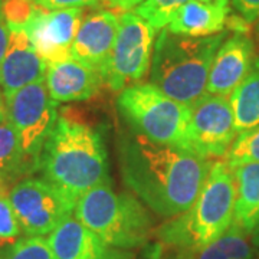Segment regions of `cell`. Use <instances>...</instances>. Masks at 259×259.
<instances>
[{"label":"cell","mask_w":259,"mask_h":259,"mask_svg":"<svg viewBox=\"0 0 259 259\" xmlns=\"http://www.w3.org/2000/svg\"><path fill=\"white\" fill-rule=\"evenodd\" d=\"M0 98H2V94H0Z\"/></svg>","instance_id":"d590c367"},{"label":"cell","mask_w":259,"mask_h":259,"mask_svg":"<svg viewBox=\"0 0 259 259\" xmlns=\"http://www.w3.org/2000/svg\"><path fill=\"white\" fill-rule=\"evenodd\" d=\"M9 39H10V30L5 16H3V12H2V0H0V62L3 61L5 54L8 51L9 47Z\"/></svg>","instance_id":"f1b7e54d"},{"label":"cell","mask_w":259,"mask_h":259,"mask_svg":"<svg viewBox=\"0 0 259 259\" xmlns=\"http://www.w3.org/2000/svg\"><path fill=\"white\" fill-rule=\"evenodd\" d=\"M47 241L58 259H130L72 216L51 232Z\"/></svg>","instance_id":"9a60e30c"},{"label":"cell","mask_w":259,"mask_h":259,"mask_svg":"<svg viewBox=\"0 0 259 259\" xmlns=\"http://www.w3.org/2000/svg\"><path fill=\"white\" fill-rule=\"evenodd\" d=\"M3 259H58L42 236H26L2 253Z\"/></svg>","instance_id":"cb8c5ba5"},{"label":"cell","mask_w":259,"mask_h":259,"mask_svg":"<svg viewBox=\"0 0 259 259\" xmlns=\"http://www.w3.org/2000/svg\"><path fill=\"white\" fill-rule=\"evenodd\" d=\"M236 202L235 173L228 161H214L190 210L168 222L160 236L170 243L202 249L233 223Z\"/></svg>","instance_id":"277c9868"},{"label":"cell","mask_w":259,"mask_h":259,"mask_svg":"<svg viewBox=\"0 0 259 259\" xmlns=\"http://www.w3.org/2000/svg\"><path fill=\"white\" fill-rule=\"evenodd\" d=\"M187 2L190 0H143L133 9V13L144 19L156 30H163Z\"/></svg>","instance_id":"7402d4cb"},{"label":"cell","mask_w":259,"mask_h":259,"mask_svg":"<svg viewBox=\"0 0 259 259\" xmlns=\"http://www.w3.org/2000/svg\"><path fill=\"white\" fill-rule=\"evenodd\" d=\"M8 183L0 182V243L12 242L22 233L16 213L9 197Z\"/></svg>","instance_id":"484cf974"},{"label":"cell","mask_w":259,"mask_h":259,"mask_svg":"<svg viewBox=\"0 0 259 259\" xmlns=\"http://www.w3.org/2000/svg\"><path fill=\"white\" fill-rule=\"evenodd\" d=\"M10 202L26 236L48 235L72 216L75 202L47 179L29 177L10 189Z\"/></svg>","instance_id":"9c48e42d"},{"label":"cell","mask_w":259,"mask_h":259,"mask_svg":"<svg viewBox=\"0 0 259 259\" xmlns=\"http://www.w3.org/2000/svg\"><path fill=\"white\" fill-rule=\"evenodd\" d=\"M100 0H35L39 8L45 10L83 9L87 6H95Z\"/></svg>","instance_id":"4316f807"},{"label":"cell","mask_w":259,"mask_h":259,"mask_svg":"<svg viewBox=\"0 0 259 259\" xmlns=\"http://www.w3.org/2000/svg\"><path fill=\"white\" fill-rule=\"evenodd\" d=\"M255 59L253 42L248 33H233L225 39L213 59L206 93L231 97L249 75Z\"/></svg>","instance_id":"4fadbf2b"},{"label":"cell","mask_w":259,"mask_h":259,"mask_svg":"<svg viewBox=\"0 0 259 259\" xmlns=\"http://www.w3.org/2000/svg\"><path fill=\"white\" fill-rule=\"evenodd\" d=\"M75 218L102 241L118 249H133L148 239L153 221L136 196L115 193L102 183L83 194L75 206Z\"/></svg>","instance_id":"5b68a950"},{"label":"cell","mask_w":259,"mask_h":259,"mask_svg":"<svg viewBox=\"0 0 259 259\" xmlns=\"http://www.w3.org/2000/svg\"><path fill=\"white\" fill-rule=\"evenodd\" d=\"M249 239L250 236L241 226L232 223L222 236L197 250L194 259H250L252 246Z\"/></svg>","instance_id":"44dd1931"},{"label":"cell","mask_w":259,"mask_h":259,"mask_svg":"<svg viewBox=\"0 0 259 259\" xmlns=\"http://www.w3.org/2000/svg\"><path fill=\"white\" fill-rule=\"evenodd\" d=\"M118 26L120 18L111 10H95L85 15L72 44L71 58L105 79Z\"/></svg>","instance_id":"7c38bea8"},{"label":"cell","mask_w":259,"mask_h":259,"mask_svg":"<svg viewBox=\"0 0 259 259\" xmlns=\"http://www.w3.org/2000/svg\"><path fill=\"white\" fill-rule=\"evenodd\" d=\"M83 16V9H40L29 22L25 30L48 65L71 58L72 44Z\"/></svg>","instance_id":"8fae6325"},{"label":"cell","mask_w":259,"mask_h":259,"mask_svg":"<svg viewBox=\"0 0 259 259\" xmlns=\"http://www.w3.org/2000/svg\"><path fill=\"white\" fill-rule=\"evenodd\" d=\"M250 241H252V243L255 246H259V216L258 219H256L255 226H253V229L250 232Z\"/></svg>","instance_id":"4dcf8cb0"},{"label":"cell","mask_w":259,"mask_h":259,"mask_svg":"<svg viewBox=\"0 0 259 259\" xmlns=\"http://www.w3.org/2000/svg\"><path fill=\"white\" fill-rule=\"evenodd\" d=\"M8 51L0 62V88L9 95L47 76L48 64L39 56L25 29H9Z\"/></svg>","instance_id":"5bb4252c"},{"label":"cell","mask_w":259,"mask_h":259,"mask_svg":"<svg viewBox=\"0 0 259 259\" xmlns=\"http://www.w3.org/2000/svg\"><path fill=\"white\" fill-rule=\"evenodd\" d=\"M190 108L183 150L204 160L225 157L238 137L231 101L206 94Z\"/></svg>","instance_id":"30bf717a"},{"label":"cell","mask_w":259,"mask_h":259,"mask_svg":"<svg viewBox=\"0 0 259 259\" xmlns=\"http://www.w3.org/2000/svg\"><path fill=\"white\" fill-rule=\"evenodd\" d=\"M118 158L125 186L163 218L192 209L212 166L190 151L158 144L134 131L120 137Z\"/></svg>","instance_id":"6da1fadb"},{"label":"cell","mask_w":259,"mask_h":259,"mask_svg":"<svg viewBox=\"0 0 259 259\" xmlns=\"http://www.w3.org/2000/svg\"><path fill=\"white\" fill-rule=\"evenodd\" d=\"M5 104L6 117L18 136L22 150L39 164L42 148L59 118L58 102L51 98L45 79L5 95Z\"/></svg>","instance_id":"52a82bcc"},{"label":"cell","mask_w":259,"mask_h":259,"mask_svg":"<svg viewBox=\"0 0 259 259\" xmlns=\"http://www.w3.org/2000/svg\"><path fill=\"white\" fill-rule=\"evenodd\" d=\"M156 32L148 22L133 12L121 15L118 33L104 79L110 90L122 91L144 78L151 66Z\"/></svg>","instance_id":"ba28073f"},{"label":"cell","mask_w":259,"mask_h":259,"mask_svg":"<svg viewBox=\"0 0 259 259\" xmlns=\"http://www.w3.org/2000/svg\"><path fill=\"white\" fill-rule=\"evenodd\" d=\"M231 105L238 134L259 127V58L249 75L231 95Z\"/></svg>","instance_id":"d6986e66"},{"label":"cell","mask_w":259,"mask_h":259,"mask_svg":"<svg viewBox=\"0 0 259 259\" xmlns=\"http://www.w3.org/2000/svg\"><path fill=\"white\" fill-rule=\"evenodd\" d=\"M229 18V8L190 0L177 10L167 30L189 37L213 36L223 32Z\"/></svg>","instance_id":"e0dca14e"},{"label":"cell","mask_w":259,"mask_h":259,"mask_svg":"<svg viewBox=\"0 0 259 259\" xmlns=\"http://www.w3.org/2000/svg\"><path fill=\"white\" fill-rule=\"evenodd\" d=\"M105 3H108L112 8H117L121 10H133L139 3L143 0H102Z\"/></svg>","instance_id":"f546056e"},{"label":"cell","mask_w":259,"mask_h":259,"mask_svg":"<svg viewBox=\"0 0 259 259\" xmlns=\"http://www.w3.org/2000/svg\"><path fill=\"white\" fill-rule=\"evenodd\" d=\"M117 107L131 131L158 144L183 148L190 105L170 98L150 82L122 90Z\"/></svg>","instance_id":"8992f818"},{"label":"cell","mask_w":259,"mask_h":259,"mask_svg":"<svg viewBox=\"0 0 259 259\" xmlns=\"http://www.w3.org/2000/svg\"><path fill=\"white\" fill-rule=\"evenodd\" d=\"M203 3H209V5H218V6H223V8H229V0H199Z\"/></svg>","instance_id":"1f68e13d"},{"label":"cell","mask_w":259,"mask_h":259,"mask_svg":"<svg viewBox=\"0 0 259 259\" xmlns=\"http://www.w3.org/2000/svg\"><path fill=\"white\" fill-rule=\"evenodd\" d=\"M44 179L78 202L102 183H110L108 156L101 136L82 122L59 117L39 156Z\"/></svg>","instance_id":"7a4b0ae2"},{"label":"cell","mask_w":259,"mask_h":259,"mask_svg":"<svg viewBox=\"0 0 259 259\" xmlns=\"http://www.w3.org/2000/svg\"><path fill=\"white\" fill-rule=\"evenodd\" d=\"M233 8L248 23L259 19V0H232Z\"/></svg>","instance_id":"83f0119b"},{"label":"cell","mask_w":259,"mask_h":259,"mask_svg":"<svg viewBox=\"0 0 259 259\" xmlns=\"http://www.w3.org/2000/svg\"><path fill=\"white\" fill-rule=\"evenodd\" d=\"M39 164L29 158L19 143L18 136L8 118L0 122V182L8 183L15 177L32 173Z\"/></svg>","instance_id":"ffe728a7"},{"label":"cell","mask_w":259,"mask_h":259,"mask_svg":"<svg viewBox=\"0 0 259 259\" xmlns=\"http://www.w3.org/2000/svg\"><path fill=\"white\" fill-rule=\"evenodd\" d=\"M228 33L206 37L175 35L160 30L150 66V79L176 101L193 105L206 95L213 59Z\"/></svg>","instance_id":"3957f363"},{"label":"cell","mask_w":259,"mask_h":259,"mask_svg":"<svg viewBox=\"0 0 259 259\" xmlns=\"http://www.w3.org/2000/svg\"><path fill=\"white\" fill-rule=\"evenodd\" d=\"M48 91L56 102L85 101L100 91L104 78L72 58L48 65Z\"/></svg>","instance_id":"2e32d148"},{"label":"cell","mask_w":259,"mask_h":259,"mask_svg":"<svg viewBox=\"0 0 259 259\" xmlns=\"http://www.w3.org/2000/svg\"><path fill=\"white\" fill-rule=\"evenodd\" d=\"M258 36H259V23H258Z\"/></svg>","instance_id":"836d02e7"},{"label":"cell","mask_w":259,"mask_h":259,"mask_svg":"<svg viewBox=\"0 0 259 259\" xmlns=\"http://www.w3.org/2000/svg\"><path fill=\"white\" fill-rule=\"evenodd\" d=\"M226 161L232 168L248 163H259V127L238 134L226 154Z\"/></svg>","instance_id":"603a6c76"},{"label":"cell","mask_w":259,"mask_h":259,"mask_svg":"<svg viewBox=\"0 0 259 259\" xmlns=\"http://www.w3.org/2000/svg\"><path fill=\"white\" fill-rule=\"evenodd\" d=\"M6 118H8V117H6V104H5L3 97H2V98H0V122L5 121Z\"/></svg>","instance_id":"d6a6232c"},{"label":"cell","mask_w":259,"mask_h":259,"mask_svg":"<svg viewBox=\"0 0 259 259\" xmlns=\"http://www.w3.org/2000/svg\"><path fill=\"white\" fill-rule=\"evenodd\" d=\"M0 259H3V258H2V255H0Z\"/></svg>","instance_id":"e575fe53"},{"label":"cell","mask_w":259,"mask_h":259,"mask_svg":"<svg viewBox=\"0 0 259 259\" xmlns=\"http://www.w3.org/2000/svg\"><path fill=\"white\" fill-rule=\"evenodd\" d=\"M40 9L35 0H2V12L9 29H25Z\"/></svg>","instance_id":"d4e9b609"},{"label":"cell","mask_w":259,"mask_h":259,"mask_svg":"<svg viewBox=\"0 0 259 259\" xmlns=\"http://www.w3.org/2000/svg\"><path fill=\"white\" fill-rule=\"evenodd\" d=\"M236 202L233 223L250 236L259 216V163H248L233 168Z\"/></svg>","instance_id":"ac0fdd59"}]
</instances>
